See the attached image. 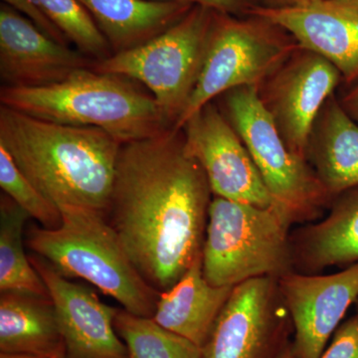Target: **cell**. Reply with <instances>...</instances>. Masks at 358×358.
<instances>
[{
    "instance_id": "obj_1",
    "label": "cell",
    "mask_w": 358,
    "mask_h": 358,
    "mask_svg": "<svg viewBox=\"0 0 358 358\" xmlns=\"http://www.w3.org/2000/svg\"><path fill=\"white\" fill-rule=\"evenodd\" d=\"M212 195L181 129L120 148L107 218L134 267L159 293L202 256Z\"/></svg>"
},
{
    "instance_id": "obj_2",
    "label": "cell",
    "mask_w": 358,
    "mask_h": 358,
    "mask_svg": "<svg viewBox=\"0 0 358 358\" xmlns=\"http://www.w3.org/2000/svg\"><path fill=\"white\" fill-rule=\"evenodd\" d=\"M0 145L58 208L107 214L122 143L91 127L56 124L0 105Z\"/></svg>"
},
{
    "instance_id": "obj_3",
    "label": "cell",
    "mask_w": 358,
    "mask_h": 358,
    "mask_svg": "<svg viewBox=\"0 0 358 358\" xmlns=\"http://www.w3.org/2000/svg\"><path fill=\"white\" fill-rule=\"evenodd\" d=\"M0 105L44 121L101 129L122 143L152 138L173 127L154 96L133 80L91 68L48 86H2Z\"/></svg>"
},
{
    "instance_id": "obj_4",
    "label": "cell",
    "mask_w": 358,
    "mask_h": 358,
    "mask_svg": "<svg viewBox=\"0 0 358 358\" xmlns=\"http://www.w3.org/2000/svg\"><path fill=\"white\" fill-rule=\"evenodd\" d=\"M59 210L62 224L57 229L35 224L27 228L25 243L30 251L63 277L83 279L124 310L152 319L160 293L134 267L107 214L81 207Z\"/></svg>"
},
{
    "instance_id": "obj_5",
    "label": "cell",
    "mask_w": 358,
    "mask_h": 358,
    "mask_svg": "<svg viewBox=\"0 0 358 358\" xmlns=\"http://www.w3.org/2000/svg\"><path fill=\"white\" fill-rule=\"evenodd\" d=\"M288 215L277 205L256 206L212 197L202 249L205 280L235 287L294 271Z\"/></svg>"
},
{
    "instance_id": "obj_6",
    "label": "cell",
    "mask_w": 358,
    "mask_h": 358,
    "mask_svg": "<svg viewBox=\"0 0 358 358\" xmlns=\"http://www.w3.org/2000/svg\"><path fill=\"white\" fill-rule=\"evenodd\" d=\"M214 14L207 7L192 6L176 24L147 43L94 61L90 68L143 84L174 126L201 72Z\"/></svg>"
},
{
    "instance_id": "obj_7",
    "label": "cell",
    "mask_w": 358,
    "mask_h": 358,
    "mask_svg": "<svg viewBox=\"0 0 358 358\" xmlns=\"http://www.w3.org/2000/svg\"><path fill=\"white\" fill-rule=\"evenodd\" d=\"M226 117L243 141L275 205L292 223H310L329 208L331 197L310 162L289 150L264 105L259 86L223 94Z\"/></svg>"
},
{
    "instance_id": "obj_8",
    "label": "cell",
    "mask_w": 358,
    "mask_h": 358,
    "mask_svg": "<svg viewBox=\"0 0 358 358\" xmlns=\"http://www.w3.org/2000/svg\"><path fill=\"white\" fill-rule=\"evenodd\" d=\"M214 14L201 72L174 128L230 90L259 86L296 50L261 26Z\"/></svg>"
},
{
    "instance_id": "obj_9",
    "label": "cell",
    "mask_w": 358,
    "mask_h": 358,
    "mask_svg": "<svg viewBox=\"0 0 358 358\" xmlns=\"http://www.w3.org/2000/svg\"><path fill=\"white\" fill-rule=\"evenodd\" d=\"M292 333L278 279L256 278L234 287L201 348V358H278Z\"/></svg>"
},
{
    "instance_id": "obj_10",
    "label": "cell",
    "mask_w": 358,
    "mask_h": 358,
    "mask_svg": "<svg viewBox=\"0 0 358 358\" xmlns=\"http://www.w3.org/2000/svg\"><path fill=\"white\" fill-rule=\"evenodd\" d=\"M341 80L336 66L300 47L261 85L264 105L289 150L300 159L308 162L313 126Z\"/></svg>"
},
{
    "instance_id": "obj_11",
    "label": "cell",
    "mask_w": 358,
    "mask_h": 358,
    "mask_svg": "<svg viewBox=\"0 0 358 358\" xmlns=\"http://www.w3.org/2000/svg\"><path fill=\"white\" fill-rule=\"evenodd\" d=\"M180 129L186 150L203 169L213 196L275 205L243 141L215 103L205 105Z\"/></svg>"
},
{
    "instance_id": "obj_12",
    "label": "cell",
    "mask_w": 358,
    "mask_h": 358,
    "mask_svg": "<svg viewBox=\"0 0 358 358\" xmlns=\"http://www.w3.org/2000/svg\"><path fill=\"white\" fill-rule=\"evenodd\" d=\"M296 358H320L358 299V263L333 274L292 271L278 279Z\"/></svg>"
},
{
    "instance_id": "obj_13",
    "label": "cell",
    "mask_w": 358,
    "mask_h": 358,
    "mask_svg": "<svg viewBox=\"0 0 358 358\" xmlns=\"http://www.w3.org/2000/svg\"><path fill=\"white\" fill-rule=\"evenodd\" d=\"M29 259L55 308L65 358H131L115 329L119 308L103 303L93 288L63 277L41 257Z\"/></svg>"
},
{
    "instance_id": "obj_14",
    "label": "cell",
    "mask_w": 358,
    "mask_h": 358,
    "mask_svg": "<svg viewBox=\"0 0 358 358\" xmlns=\"http://www.w3.org/2000/svg\"><path fill=\"white\" fill-rule=\"evenodd\" d=\"M253 13L293 35L301 48L326 58L346 83L358 82V6L343 0H303Z\"/></svg>"
},
{
    "instance_id": "obj_15",
    "label": "cell",
    "mask_w": 358,
    "mask_h": 358,
    "mask_svg": "<svg viewBox=\"0 0 358 358\" xmlns=\"http://www.w3.org/2000/svg\"><path fill=\"white\" fill-rule=\"evenodd\" d=\"M94 60L52 39L10 6L0 7V79L6 87L58 83Z\"/></svg>"
},
{
    "instance_id": "obj_16",
    "label": "cell",
    "mask_w": 358,
    "mask_h": 358,
    "mask_svg": "<svg viewBox=\"0 0 358 358\" xmlns=\"http://www.w3.org/2000/svg\"><path fill=\"white\" fill-rule=\"evenodd\" d=\"M291 246L294 271L303 274L358 263V187L334 197L326 217L291 232Z\"/></svg>"
},
{
    "instance_id": "obj_17",
    "label": "cell",
    "mask_w": 358,
    "mask_h": 358,
    "mask_svg": "<svg viewBox=\"0 0 358 358\" xmlns=\"http://www.w3.org/2000/svg\"><path fill=\"white\" fill-rule=\"evenodd\" d=\"M308 162L331 200L358 187V124L334 95L313 126Z\"/></svg>"
},
{
    "instance_id": "obj_18",
    "label": "cell",
    "mask_w": 358,
    "mask_h": 358,
    "mask_svg": "<svg viewBox=\"0 0 358 358\" xmlns=\"http://www.w3.org/2000/svg\"><path fill=\"white\" fill-rule=\"evenodd\" d=\"M233 289L209 284L199 257L174 286L160 293L152 319L202 348Z\"/></svg>"
},
{
    "instance_id": "obj_19",
    "label": "cell",
    "mask_w": 358,
    "mask_h": 358,
    "mask_svg": "<svg viewBox=\"0 0 358 358\" xmlns=\"http://www.w3.org/2000/svg\"><path fill=\"white\" fill-rule=\"evenodd\" d=\"M91 14L113 54L147 43L180 20L192 4L167 0H78Z\"/></svg>"
},
{
    "instance_id": "obj_20",
    "label": "cell",
    "mask_w": 358,
    "mask_h": 358,
    "mask_svg": "<svg viewBox=\"0 0 358 358\" xmlns=\"http://www.w3.org/2000/svg\"><path fill=\"white\" fill-rule=\"evenodd\" d=\"M64 343L51 298L0 293V353L56 358Z\"/></svg>"
},
{
    "instance_id": "obj_21",
    "label": "cell",
    "mask_w": 358,
    "mask_h": 358,
    "mask_svg": "<svg viewBox=\"0 0 358 358\" xmlns=\"http://www.w3.org/2000/svg\"><path fill=\"white\" fill-rule=\"evenodd\" d=\"M26 211L8 195H0V293L20 292L50 298L48 289L25 253Z\"/></svg>"
},
{
    "instance_id": "obj_22",
    "label": "cell",
    "mask_w": 358,
    "mask_h": 358,
    "mask_svg": "<svg viewBox=\"0 0 358 358\" xmlns=\"http://www.w3.org/2000/svg\"><path fill=\"white\" fill-rule=\"evenodd\" d=\"M115 329L131 358H201V348L159 326L154 319L119 308Z\"/></svg>"
},
{
    "instance_id": "obj_23",
    "label": "cell",
    "mask_w": 358,
    "mask_h": 358,
    "mask_svg": "<svg viewBox=\"0 0 358 358\" xmlns=\"http://www.w3.org/2000/svg\"><path fill=\"white\" fill-rule=\"evenodd\" d=\"M45 15L77 50L94 61L112 55L110 45L89 11L78 0H35Z\"/></svg>"
},
{
    "instance_id": "obj_24",
    "label": "cell",
    "mask_w": 358,
    "mask_h": 358,
    "mask_svg": "<svg viewBox=\"0 0 358 358\" xmlns=\"http://www.w3.org/2000/svg\"><path fill=\"white\" fill-rule=\"evenodd\" d=\"M0 187L16 204L45 229H57L62 214L26 178L6 148L0 145Z\"/></svg>"
},
{
    "instance_id": "obj_25",
    "label": "cell",
    "mask_w": 358,
    "mask_h": 358,
    "mask_svg": "<svg viewBox=\"0 0 358 358\" xmlns=\"http://www.w3.org/2000/svg\"><path fill=\"white\" fill-rule=\"evenodd\" d=\"M320 358H358V317L355 313L341 322Z\"/></svg>"
},
{
    "instance_id": "obj_26",
    "label": "cell",
    "mask_w": 358,
    "mask_h": 358,
    "mask_svg": "<svg viewBox=\"0 0 358 358\" xmlns=\"http://www.w3.org/2000/svg\"><path fill=\"white\" fill-rule=\"evenodd\" d=\"M2 1L17 13H22L26 18L31 20L41 31L48 35L52 39L68 45V40L65 35L49 20L35 0H2Z\"/></svg>"
},
{
    "instance_id": "obj_27",
    "label": "cell",
    "mask_w": 358,
    "mask_h": 358,
    "mask_svg": "<svg viewBox=\"0 0 358 358\" xmlns=\"http://www.w3.org/2000/svg\"><path fill=\"white\" fill-rule=\"evenodd\" d=\"M167 1L182 2L192 6H204L216 13L223 14L235 13L241 7L242 3V0H167Z\"/></svg>"
},
{
    "instance_id": "obj_28",
    "label": "cell",
    "mask_w": 358,
    "mask_h": 358,
    "mask_svg": "<svg viewBox=\"0 0 358 358\" xmlns=\"http://www.w3.org/2000/svg\"><path fill=\"white\" fill-rule=\"evenodd\" d=\"M341 107L358 124V83L341 99Z\"/></svg>"
},
{
    "instance_id": "obj_29",
    "label": "cell",
    "mask_w": 358,
    "mask_h": 358,
    "mask_svg": "<svg viewBox=\"0 0 358 358\" xmlns=\"http://www.w3.org/2000/svg\"><path fill=\"white\" fill-rule=\"evenodd\" d=\"M278 358H296L292 341L286 346V348H284V350H282L281 355H280Z\"/></svg>"
},
{
    "instance_id": "obj_30",
    "label": "cell",
    "mask_w": 358,
    "mask_h": 358,
    "mask_svg": "<svg viewBox=\"0 0 358 358\" xmlns=\"http://www.w3.org/2000/svg\"><path fill=\"white\" fill-rule=\"evenodd\" d=\"M58 357H56V358H58ZM0 358H52V357H38V355H10V353H0Z\"/></svg>"
},
{
    "instance_id": "obj_31",
    "label": "cell",
    "mask_w": 358,
    "mask_h": 358,
    "mask_svg": "<svg viewBox=\"0 0 358 358\" xmlns=\"http://www.w3.org/2000/svg\"><path fill=\"white\" fill-rule=\"evenodd\" d=\"M282 1L286 2L287 6H291V4L296 3V2L303 1V0H282Z\"/></svg>"
},
{
    "instance_id": "obj_32",
    "label": "cell",
    "mask_w": 358,
    "mask_h": 358,
    "mask_svg": "<svg viewBox=\"0 0 358 358\" xmlns=\"http://www.w3.org/2000/svg\"><path fill=\"white\" fill-rule=\"evenodd\" d=\"M343 1L348 2L353 6H358V0H343Z\"/></svg>"
},
{
    "instance_id": "obj_33",
    "label": "cell",
    "mask_w": 358,
    "mask_h": 358,
    "mask_svg": "<svg viewBox=\"0 0 358 358\" xmlns=\"http://www.w3.org/2000/svg\"><path fill=\"white\" fill-rule=\"evenodd\" d=\"M355 310H357V312H355V315H357L358 317V299H357V301H355Z\"/></svg>"
},
{
    "instance_id": "obj_34",
    "label": "cell",
    "mask_w": 358,
    "mask_h": 358,
    "mask_svg": "<svg viewBox=\"0 0 358 358\" xmlns=\"http://www.w3.org/2000/svg\"><path fill=\"white\" fill-rule=\"evenodd\" d=\"M58 358H65L64 352L61 353Z\"/></svg>"
}]
</instances>
